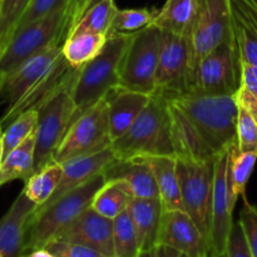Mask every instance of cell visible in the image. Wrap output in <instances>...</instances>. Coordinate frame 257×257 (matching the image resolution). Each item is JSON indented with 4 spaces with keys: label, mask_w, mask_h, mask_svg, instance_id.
<instances>
[{
    "label": "cell",
    "mask_w": 257,
    "mask_h": 257,
    "mask_svg": "<svg viewBox=\"0 0 257 257\" xmlns=\"http://www.w3.org/2000/svg\"><path fill=\"white\" fill-rule=\"evenodd\" d=\"M166 98L177 158L215 161L237 143L235 94H172Z\"/></svg>",
    "instance_id": "cell-1"
},
{
    "label": "cell",
    "mask_w": 257,
    "mask_h": 257,
    "mask_svg": "<svg viewBox=\"0 0 257 257\" xmlns=\"http://www.w3.org/2000/svg\"><path fill=\"white\" fill-rule=\"evenodd\" d=\"M118 161L135 158L175 156L167 98L160 92L152 94L132 127L110 143Z\"/></svg>",
    "instance_id": "cell-2"
},
{
    "label": "cell",
    "mask_w": 257,
    "mask_h": 257,
    "mask_svg": "<svg viewBox=\"0 0 257 257\" xmlns=\"http://www.w3.org/2000/svg\"><path fill=\"white\" fill-rule=\"evenodd\" d=\"M133 33H114L108 35L102 52L82 67L72 88L75 104L72 124L93 105L119 87V64Z\"/></svg>",
    "instance_id": "cell-3"
},
{
    "label": "cell",
    "mask_w": 257,
    "mask_h": 257,
    "mask_svg": "<svg viewBox=\"0 0 257 257\" xmlns=\"http://www.w3.org/2000/svg\"><path fill=\"white\" fill-rule=\"evenodd\" d=\"M107 182L104 173L73 188L58 200L38 206L30 218L27 232V253L44 248L60 230L90 207L95 193Z\"/></svg>",
    "instance_id": "cell-4"
},
{
    "label": "cell",
    "mask_w": 257,
    "mask_h": 257,
    "mask_svg": "<svg viewBox=\"0 0 257 257\" xmlns=\"http://www.w3.org/2000/svg\"><path fill=\"white\" fill-rule=\"evenodd\" d=\"M79 69L38 108V128L35 135L34 171L42 170L50 162L68 130L72 125L75 104L72 88Z\"/></svg>",
    "instance_id": "cell-5"
},
{
    "label": "cell",
    "mask_w": 257,
    "mask_h": 257,
    "mask_svg": "<svg viewBox=\"0 0 257 257\" xmlns=\"http://www.w3.org/2000/svg\"><path fill=\"white\" fill-rule=\"evenodd\" d=\"M162 30L150 27L133 33L119 64V87L122 89L153 94L160 59Z\"/></svg>",
    "instance_id": "cell-6"
},
{
    "label": "cell",
    "mask_w": 257,
    "mask_h": 257,
    "mask_svg": "<svg viewBox=\"0 0 257 257\" xmlns=\"http://www.w3.org/2000/svg\"><path fill=\"white\" fill-rule=\"evenodd\" d=\"M241 63L232 39L200 60L185 94H235L240 84Z\"/></svg>",
    "instance_id": "cell-7"
},
{
    "label": "cell",
    "mask_w": 257,
    "mask_h": 257,
    "mask_svg": "<svg viewBox=\"0 0 257 257\" xmlns=\"http://www.w3.org/2000/svg\"><path fill=\"white\" fill-rule=\"evenodd\" d=\"M177 172L183 208L210 245L215 161L196 162L177 158Z\"/></svg>",
    "instance_id": "cell-8"
},
{
    "label": "cell",
    "mask_w": 257,
    "mask_h": 257,
    "mask_svg": "<svg viewBox=\"0 0 257 257\" xmlns=\"http://www.w3.org/2000/svg\"><path fill=\"white\" fill-rule=\"evenodd\" d=\"M110 143L108 102L107 98H103L70 125L58 146L53 161L63 163L79 156L104 150Z\"/></svg>",
    "instance_id": "cell-9"
},
{
    "label": "cell",
    "mask_w": 257,
    "mask_h": 257,
    "mask_svg": "<svg viewBox=\"0 0 257 257\" xmlns=\"http://www.w3.org/2000/svg\"><path fill=\"white\" fill-rule=\"evenodd\" d=\"M65 8L55 10L27 27L17 30L0 55V70L9 75L29 58L55 42H62Z\"/></svg>",
    "instance_id": "cell-10"
},
{
    "label": "cell",
    "mask_w": 257,
    "mask_h": 257,
    "mask_svg": "<svg viewBox=\"0 0 257 257\" xmlns=\"http://www.w3.org/2000/svg\"><path fill=\"white\" fill-rule=\"evenodd\" d=\"M230 39V0H200L197 19L190 35V78L205 55Z\"/></svg>",
    "instance_id": "cell-11"
},
{
    "label": "cell",
    "mask_w": 257,
    "mask_h": 257,
    "mask_svg": "<svg viewBox=\"0 0 257 257\" xmlns=\"http://www.w3.org/2000/svg\"><path fill=\"white\" fill-rule=\"evenodd\" d=\"M190 78V38L162 30L156 90L166 95L185 94Z\"/></svg>",
    "instance_id": "cell-12"
},
{
    "label": "cell",
    "mask_w": 257,
    "mask_h": 257,
    "mask_svg": "<svg viewBox=\"0 0 257 257\" xmlns=\"http://www.w3.org/2000/svg\"><path fill=\"white\" fill-rule=\"evenodd\" d=\"M230 150L215 160L212 206H211L210 250L213 256H225L228 236L232 228V213L235 203L231 200L228 187L227 167Z\"/></svg>",
    "instance_id": "cell-13"
},
{
    "label": "cell",
    "mask_w": 257,
    "mask_h": 257,
    "mask_svg": "<svg viewBox=\"0 0 257 257\" xmlns=\"http://www.w3.org/2000/svg\"><path fill=\"white\" fill-rule=\"evenodd\" d=\"M62 47L63 43H53L7 75L0 98L8 103V108L17 104L27 93L49 74L62 57Z\"/></svg>",
    "instance_id": "cell-14"
},
{
    "label": "cell",
    "mask_w": 257,
    "mask_h": 257,
    "mask_svg": "<svg viewBox=\"0 0 257 257\" xmlns=\"http://www.w3.org/2000/svg\"><path fill=\"white\" fill-rule=\"evenodd\" d=\"M52 241L78 243L93 248L107 257H115L113 220L99 215L92 207L83 211L75 220L60 230Z\"/></svg>",
    "instance_id": "cell-15"
},
{
    "label": "cell",
    "mask_w": 257,
    "mask_h": 257,
    "mask_svg": "<svg viewBox=\"0 0 257 257\" xmlns=\"http://www.w3.org/2000/svg\"><path fill=\"white\" fill-rule=\"evenodd\" d=\"M170 246L187 257H208L210 245L186 211L163 210L157 245Z\"/></svg>",
    "instance_id": "cell-16"
},
{
    "label": "cell",
    "mask_w": 257,
    "mask_h": 257,
    "mask_svg": "<svg viewBox=\"0 0 257 257\" xmlns=\"http://www.w3.org/2000/svg\"><path fill=\"white\" fill-rule=\"evenodd\" d=\"M38 205L24 191L19 193L8 212L0 218L2 257H27V232L30 218Z\"/></svg>",
    "instance_id": "cell-17"
},
{
    "label": "cell",
    "mask_w": 257,
    "mask_h": 257,
    "mask_svg": "<svg viewBox=\"0 0 257 257\" xmlns=\"http://www.w3.org/2000/svg\"><path fill=\"white\" fill-rule=\"evenodd\" d=\"M108 102L110 141L124 135L150 103L152 94L115 88L105 95Z\"/></svg>",
    "instance_id": "cell-18"
},
{
    "label": "cell",
    "mask_w": 257,
    "mask_h": 257,
    "mask_svg": "<svg viewBox=\"0 0 257 257\" xmlns=\"http://www.w3.org/2000/svg\"><path fill=\"white\" fill-rule=\"evenodd\" d=\"M115 161L118 160L109 146V147L98 151V152L79 156V157L72 158V160L63 162L62 180H60L59 186H58L53 197L48 202L58 200L64 193L69 192L73 188L88 182L94 176L104 172Z\"/></svg>",
    "instance_id": "cell-19"
},
{
    "label": "cell",
    "mask_w": 257,
    "mask_h": 257,
    "mask_svg": "<svg viewBox=\"0 0 257 257\" xmlns=\"http://www.w3.org/2000/svg\"><path fill=\"white\" fill-rule=\"evenodd\" d=\"M103 173L107 181H118L132 198H160L152 170L143 160L115 161Z\"/></svg>",
    "instance_id": "cell-20"
},
{
    "label": "cell",
    "mask_w": 257,
    "mask_h": 257,
    "mask_svg": "<svg viewBox=\"0 0 257 257\" xmlns=\"http://www.w3.org/2000/svg\"><path fill=\"white\" fill-rule=\"evenodd\" d=\"M75 69L77 68L70 67L69 63L64 59L62 54L54 68L50 70L49 74L39 84L35 85L29 93H27L17 104L8 108L4 115L0 118V124L4 127L5 124H9L12 120H14L18 115L22 114L25 110L38 109L50 95L54 94L69 79L70 75L75 72Z\"/></svg>",
    "instance_id": "cell-21"
},
{
    "label": "cell",
    "mask_w": 257,
    "mask_h": 257,
    "mask_svg": "<svg viewBox=\"0 0 257 257\" xmlns=\"http://www.w3.org/2000/svg\"><path fill=\"white\" fill-rule=\"evenodd\" d=\"M127 211L137 231L141 252L150 251L157 245L163 205L160 198H132Z\"/></svg>",
    "instance_id": "cell-22"
},
{
    "label": "cell",
    "mask_w": 257,
    "mask_h": 257,
    "mask_svg": "<svg viewBox=\"0 0 257 257\" xmlns=\"http://www.w3.org/2000/svg\"><path fill=\"white\" fill-rule=\"evenodd\" d=\"M140 160L145 161L152 170L163 210L185 211L178 180L177 158L175 156H156Z\"/></svg>",
    "instance_id": "cell-23"
},
{
    "label": "cell",
    "mask_w": 257,
    "mask_h": 257,
    "mask_svg": "<svg viewBox=\"0 0 257 257\" xmlns=\"http://www.w3.org/2000/svg\"><path fill=\"white\" fill-rule=\"evenodd\" d=\"M231 33L240 63L257 65V20L237 0H230Z\"/></svg>",
    "instance_id": "cell-24"
},
{
    "label": "cell",
    "mask_w": 257,
    "mask_h": 257,
    "mask_svg": "<svg viewBox=\"0 0 257 257\" xmlns=\"http://www.w3.org/2000/svg\"><path fill=\"white\" fill-rule=\"evenodd\" d=\"M200 10V0H167L155 13L151 25L173 34L190 38Z\"/></svg>",
    "instance_id": "cell-25"
},
{
    "label": "cell",
    "mask_w": 257,
    "mask_h": 257,
    "mask_svg": "<svg viewBox=\"0 0 257 257\" xmlns=\"http://www.w3.org/2000/svg\"><path fill=\"white\" fill-rule=\"evenodd\" d=\"M35 135L37 132L29 136L3 160L0 166V187L15 180L25 182L34 175Z\"/></svg>",
    "instance_id": "cell-26"
},
{
    "label": "cell",
    "mask_w": 257,
    "mask_h": 257,
    "mask_svg": "<svg viewBox=\"0 0 257 257\" xmlns=\"http://www.w3.org/2000/svg\"><path fill=\"white\" fill-rule=\"evenodd\" d=\"M108 35L95 33L73 34L63 43L62 54L70 67L80 69L103 50Z\"/></svg>",
    "instance_id": "cell-27"
},
{
    "label": "cell",
    "mask_w": 257,
    "mask_h": 257,
    "mask_svg": "<svg viewBox=\"0 0 257 257\" xmlns=\"http://www.w3.org/2000/svg\"><path fill=\"white\" fill-rule=\"evenodd\" d=\"M257 161V152H240L237 143L230 148L227 178L231 200L235 203L240 197H246V186Z\"/></svg>",
    "instance_id": "cell-28"
},
{
    "label": "cell",
    "mask_w": 257,
    "mask_h": 257,
    "mask_svg": "<svg viewBox=\"0 0 257 257\" xmlns=\"http://www.w3.org/2000/svg\"><path fill=\"white\" fill-rule=\"evenodd\" d=\"M63 176L62 163L50 162L42 170L37 171L29 180L25 181L23 191L38 206L47 203L53 197Z\"/></svg>",
    "instance_id": "cell-29"
},
{
    "label": "cell",
    "mask_w": 257,
    "mask_h": 257,
    "mask_svg": "<svg viewBox=\"0 0 257 257\" xmlns=\"http://www.w3.org/2000/svg\"><path fill=\"white\" fill-rule=\"evenodd\" d=\"M131 200L132 197L118 181L109 180L95 193L90 207L99 215L114 220L118 215L127 210Z\"/></svg>",
    "instance_id": "cell-30"
},
{
    "label": "cell",
    "mask_w": 257,
    "mask_h": 257,
    "mask_svg": "<svg viewBox=\"0 0 257 257\" xmlns=\"http://www.w3.org/2000/svg\"><path fill=\"white\" fill-rule=\"evenodd\" d=\"M117 10L118 8L115 7L114 0H100L98 4L93 5L83 14L77 25L73 28L70 35L80 34V33L108 35Z\"/></svg>",
    "instance_id": "cell-31"
},
{
    "label": "cell",
    "mask_w": 257,
    "mask_h": 257,
    "mask_svg": "<svg viewBox=\"0 0 257 257\" xmlns=\"http://www.w3.org/2000/svg\"><path fill=\"white\" fill-rule=\"evenodd\" d=\"M113 243L115 257H140L137 231L127 210L113 220Z\"/></svg>",
    "instance_id": "cell-32"
},
{
    "label": "cell",
    "mask_w": 257,
    "mask_h": 257,
    "mask_svg": "<svg viewBox=\"0 0 257 257\" xmlns=\"http://www.w3.org/2000/svg\"><path fill=\"white\" fill-rule=\"evenodd\" d=\"M38 128V110L29 109L18 115L14 120L8 124L4 130L3 142H4V158L24 142L29 136L37 132Z\"/></svg>",
    "instance_id": "cell-33"
},
{
    "label": "cell",
    "mask_w": 257,
    "mask_h": 257,
    "mask_svg": "<svg viewBox=\"0 0 257 257\" xmlns=\"http://www.w3.org/2000/svg\"><path fill=\"white\" fill-rule=\"evenodd\" d=\"M32 0H0V55L15 34L19 20Z\"/></svg>",
    "instance_id": "cell-34"
},
{
    "label": "cell",
    "mask_w": 257,
    "mask_h": 257,
    "mask_svg": "<svg viewBox=\"0 0 257 257\" xmlns=\"http://www.w3.org/2000/svg\"><path fill=\"white\" fill-rule=\"evenodd\" d=\"M235 99L238 107L250 113L257 122V65L241 63L240 84Z\"/></svg>",
    "instance_id": "cell-35"
},
{
    "label": "cell",
    "mask_w": 257,
    "mask_h": 257,
    "mask_svg": "<svg viewBox=\"0 0 257 257\" xmlns=\"http://www.w3.org/2000/svg\"><path fill=\"white\" fill-rule=\"evenodd\" d=\"M155 13L148 9H118L108 35L114 33H135L145 29L151 25Z\"/></svg>",
    "instance_id": "cell-36"
},
{
    "label": "cell",
    "mask_w": 257,
    "mask_h": 257,
    "mask_svg": "<svg viewBox=\"0 0 257 257\" xmlns=\"http://www.w3.org/2000/svg\"><path fill=\"white\" fill-rule=\"evenodd\" d=\"M236 142L240 152H257V122L242 107H238Z\"/></svg>",
    "instance_id": "cell-37"
},
{
    "label": "cell",
    "mask_w": 257,
    "mask_h": 257,
    "mask_svg": "<svg viewBox=\"0 0 257 257\" xmlns=\"http://www.w3.org/2000/svg\"><path fill=\"white\" fill-rule=\"evenodd\" d=\"M67 3L68 0H32L24 14H23L22 19L19 20L17 30L27 27L30 23H34L37 20L42 19V18L47 17V15L52 14L53 12L60 9V8H65Z\"/></svg>",
    "instance_id": "cell-38"
},
{
    "label": "cell",
    "mask_w": 257,
    "mask_h": 257,
    "mask_svg": "<svg viewBox=\"0 0 257 257\" xmlns=\"http://www.w3.org/2000/svg\"><path fill=\"white\" fill-rule=\"evenodd\" d=\"M243 207L240 212V223L245 232L252 257H257V206L242 197Z\"/></svg>",
    "instance_id": "cell-39"
},
{
    "label": "cell",
    "mask_w": 257,
    "mask_h": 257,
    "mask_svg": "<svg viewBox=\"0 0 257 257\" xmlns=\"http://www.w3.org/2000/svg\"><path fill=\"white\" fill-rule=\"evenodd\" d=\"M225 257H252L240 221L233 222L226 246Z\"/></svg>",
    "instance_id": "cell-40"
},
{
    "label": "cell",
    "mask_w": 257,
    "mask_h": 257,
    "mask_svg": "<svg viewBox=\"0 0 257 257\" xmlns=\"http://www.w3.org/2000/svg\"><path fill=\"white\" fill-rule=\"evenodd\" d=\"M55 257H107L93 248L78 243L52 241L45 246Z\"/></svg>",
    "instance_id": "cell-41"
},
{
    "label": "cell",
    "mask_w": 257,
    "mask_h": 257,
    "mask_svg": "<svg viewBox=\"0 0 257 257\" xmlns=\"http://www.w3.org/2000/svg\"><path fill=\"white\" fill-rule=\"evenodd\" d=\"M88 0H68L67 7H65V15H64V24H63L62 30V42L69 38L73 28L77 25L80 18L87 10Z\"/></svg>",
    "instance_id": "cell-42"
},
{
    "label": "cell",
    "mask_w": 257,
    "mask_h": 257,
    "mask_svg": "<svg viewBox=\"0 0 257 257\" xmlns=\"http://www.w3.org/2000/svg\"><path fill=\"white\" fill-rule=\"evenodd\" d=\"M140 257H187L185 253L180 252V251L175 250V248L170 247L166 245H156L152 250L146 251V252H141Z\"/></svg>",
    "instance_id": "cell-43"
},
{
    "label": "cell",
    "mask_w": 257,
    "mask_h": 257,
    "mask_svg": "<svg viewBox=\"0 0 257 257\" xmlns=\"http://www.w3.org/2000/svg\"><path fill=\"white\" fill-rule=\"evenodd\" d=\"M237 2H240L257 20V0H237Z\"/></svg>",
    "instance_id": "cell-44"
},
{
    "label": "cell",
    "mask_w": 257,
    "mask_h": 257,
    "mask_svg": "<svg viewBox=\"0 0 257 257\" xmlns=\"http://www.w3.org/2000/svg\"><path fill=\"white\" fill-rule=\"evenodd\" d=\"M27 257H55V256L53 255L48 248L44 247V248H38V250L32 251V252H30Z\"/></svg>",
    "instance_id": "cell-45"
},
{
    "label": "cell",
    "mask_w": 257,
    "mask_h": 257,
    "mask_svg": "<svg viewBox=\"0 0 257 257\" xmlns=\"http://www.w3.org/2000/svg\"><path fill=\"white\" fill-rule=\"evenodd\" d=\"M3 136H4V130L0 124V166H2L3 160H4V142H3Z\"/></svg>",
    "instance_id": "cell-46"
},
{
    "label": "cell",
    "mask_w": 257,
    "mask_h": 257,
    "mask_svg": "<svg viewBox=\"0 0 257 257\" xmlns=\"http://www.w3.org/2000/svg\"><path fill=\"white\" fill-rule=\"evenodd\" d=\"M5 78H7V75L4 74V73L0 70V93H2V89H3V85H4V82H5Z\"/></svg>",
    "instance_id": "cell-47"
},
{
    "label": "cell",
    "mask_w": 257,
    "mask_h": 257,
    "mask_svg": "<svg viewBox=\"0 0 257 257\" xmlns=\"http://www.w3.org/2000/svg\"><path fill=\"white\" fill-rule=\"evenodd\" d=\"M100 0H88V4H87V10L89 9V8H92L93 5H95V4H98V3H99ZM87 10H85V12H87Z\"/></svg>",
    "instance_id": "cell-48"
},
{
    "label": "cell",
    "mask_w": 257,
    "mask_h": 257,
    "mask_svg": "<svg viewBox=\"0 0 257 257\" xmlns=\"http://www.w3.org/2000/svg\"><path fill=\"white\" fill-rule=\"evenodd\" d=\"M208 257H225V256H213L212 253H210V255H208Z\"/></svg>",
    "instance_id": "cell-49"
},
{
    "label": "cell",
    "mask_w": 257,
    "mask_h": 257,
    "mask_svg": "<svg viewBox=\"0 0 257 257\" xmlns=\"http://www.w3.org/2000/svg\"><path fill=\"white\" fill-rule=\"evenodd\" d=\"M0 257H2V253H0Z\"/></svg>",
    "instance_id": "cell-50"
}]
</instances>
